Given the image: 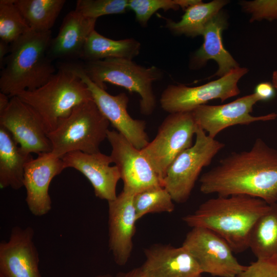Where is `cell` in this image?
<instances>
[{
  "label": "cell",
  "mask_w": 277,
  "mask_h": 277,
  "mask_svg": "<svg viewBox=\"0 0 277 277\" xmlns=\"http://www.w3.org/2000/svg\"><path fill=\"white\" fill-rule=\"evenodd\" d=\"M206 194H243L277 202V149L258 138L248 150L234 152L200 179Z\"/></svg>",
  "instance_id": "1"
},
{
  "label": "cell",
  "mask_w": 277,
  "mask_h": 277,
  "mask_svg": "<svg viewBox=\"0 0 277 277\" xmlns=\"http://www.w3.org/2000/svg\"><path fill=\"white\" fill-rule=\"evenodd\" d=\"M269 207L263 200L249 195L217 196L206 200L182 219L191 228L211 230L225 240L234 252L241 253L249 248L252 229Z\"/></svg>",
  "instance_id": "2"
},
{
  "label": "cell",
  "mask_w": 277,
  "mask_h": 277,
  "mask_svg": "<svg viewBox=\"0 0 277 277\" xmlns=\"http://www.w3.org/2000/svg\"><path fill=\"white\" fill-rule=\"evenodd\" d=\"M51 30H30L10 45L1 72L0 90L10 97L42 86L55 69L47 54Z\"/></svg>",
  "instance_id": "3"
},
{
  "label": "cell",
  "mask_w": 277,
  "mask_h": 277,
  "mask_svg": "<svg viewBox=\"0 0 277 277\" xmlns=\"http://www.w3.org/2000/svg\"><path fill=\"white\" fill-rule=\"evenodd\" d=\"M16 96L36 112L47 134L53 131L75 107L93 100L82 80L62 65L45 84Z\"/></svg>",
  "instance_id": "4"
},
{
  "label": "cell",
  "mask_w": 277,
  "mask_h": 277,
  "mask_svg": "<svg viewBox=\"0 0 277 277\" xmlns=\"http://www.w3.org/2000/svg\"><path fill=\"white\" fill-rule=\"evenodd\" d=\"M109 124L93 100L82 103L47 133L51 152L61 159L73 151L99 152L101 144L107 138Z\"/></svg>",
  "instance_id": "5"
},
{
  "label": "cell",
  "mask_w": 277,
  "mask_h": 277,
  "mask_svg": "<svg viewBox=\"0 0 277 277\" xmlns=\"http://www.w3.org/2000/svg\"><path fill=\"white\" fill-rule=\"evenodd\" d=\"M82 66L87 75L99 87L106 89L105 83H109L136 93L140 96L141 113L148 115L153 112L156 101L152 84L163 76L160 68L145 67L132 60L120 58L86 62Z\"/></svg>",
  "instance_id": "6"
},
{
  "label": "cell",
  "mask_w": 277,
  "mask_h": 277,
  "mask_svg": "<svg viewBox=\"0 0 277 277\" xmlns=\"http://www.w3.org/2000/svg\"><path fill=\"white\" fill-rule=\"evenodd\" d=\"M224 147L198 126L195 142L173 161L162 181L174 202L183 203L188 200L203 168L209 165Z\"/></svg>",
  "instance_id": "7"
},
{
  "label": "cell",
  "mask_w": 277,
  "mask_h": 277,
  "mask_svg": "<svg viewBox=\"0 0 277 277\" xmlns=\"http://www.w3.org/2000/svg\"><path fill=\"white\" fill-rule=\"evenodd\" d=\"M197 127L192 111L169 113L159 126L154 139L141 150L162 184L173 161L193 144Z\"/></svg>",
  "instance_id": "8"
},
{
  "label": "cell",
  "mask_w": 277,
  "mask_h": 277,
  "mask_svg": "<svg viewBox=\"0 0 277 277\" xmlns=\"http://www.w3.org/2000/svg\"><path fill=\"white\" fill-rule=\"evenodd\" d=\"M62 65L76 74L86 84L97 108L117 131L135 148L142 150L149 143L145 121L133 118L127 111L129 98L125 93L113 95L94 83L82 65L64 63Z\"/></svg>",
  "instance_id": "9"
},
{
  "label": "cell",
  "mask_w": 277,
  "mask_h": 277,
  "mask_svg": "<svg viewBox=\"0 0 277 277\" xmlns=\"http://www.w3.org/2000/svg\"><path fill=\"white\" fill-rule=\"evenodd\" d=\"M248 72L238 67L220 78L201 86L189 87L184 84L169 85L160 98L162 109L169 113L190 112L214 99L222 102L240 94V79Z\"/></svg>",
  "instance_id": "10"
},
{
  "label": "cell",
  "mask_w": 277,
  "mask_h": 277,
  "mask_svg": "<svg viewBox=\"0 0 277 277\" xmlns=\"http://www.w3.org/2000/svg\"><path fill=\"white\" fill-rule=\"evenodd\" d=\"M182 246L192 255L203 273L214 276L235 277L246 267L239 262L225 240L205 228H192Z\"/></svg>",
  "instance_id": "11"
},
{
  "label": "cell",
  "mask_w": 277,
  "mask_h": 277,
  "mask_svg": "<svg viewBox=\"0 0 277 277\" xmlns=\"http://www.w3.org/2000/svg\"><path fill=\"white\" fill-rule=\"evenodd\" d=\"M107 138L111 146L110 156L124 183L123 190L136 194L150 187L163 186L141 150L116 130H109Z\"/></svg>",
  "instance_id": "12"
},
{
  "label": "cell",
  "mask_w": 277,
  "mask_h": 277,
  "mask_svg": "<svg viewBox=\"0 0 277 277\" xmlns=\"http://www.w3.org/2000/svg\"><path fill=\"white\" fill-rule=\"evenodd\" d=\"M0 125L26 152L39 155L51 152V143L38 116L17 96L10 97L7 108L0 112Z\"/></svg>",
  "instance_id": "13"
},
{
  "label": "cell",
  "mask_w": 277,
  "mask_h": 277,
  "mask_svg": "<svg viewBox=\"0 0 277 277\" xmlns=\"http://www.w3.org/2000/svg\"><path fill=\"white\" fill-rule=\"evenodd\" d=\"M260 99L252 94L237 98L230 103L220 105H201L192 111L197 125L215 138L225 129L237 125H248L259 121L275 119L276 113L253 116V106Z\"/></svg>",
  "instance_id": "14"
},
{
  "label": "cell",
  "mask_w": 277,
  "mask_h": 277,
  "mask_svg": "<svg viewBox=\"0 0 277 277\" xmlns=\"http://www.w3.org/2000/svg\"><path fill=\"white\" fill-rule=\"evenodd\" d=\"M135 194L123 190L108 204V247L115 263L124 266L133 249L137 221L134 206Z\"/></svg>",
  "instance_id": "15"
},
{
  "label": "cell",
  "mask_w": 277,
  "mask_h": 277,
  "mask_svg": "<svg viewBox=\"0 0 277 277\" xmlns=\"http://www.w3.org/2000/svg\"><path fill=\"white\" fill-rule=\"evenodd\" d=\"M34 235L30 226H15L9 239L1 242L0 277H42Z\"/></svg>",
  "instance_id": "16"
},
{
  "label": "cell",
  "mask_w": 277,
  "mask_h": 277,
  "mask_svg": "<svg viewBox=\"0 0 277 277\" xmlns=\"http://www.w3.org/2000/svg\"><path fill=\"white\" fill-rule=\"evenodd\" d=\"M65 169L61 158L51 152L38 155L26 164L24 187L26 202L29 211L35 216L47 214L52 208L49 188L52 179Z\"/></svg>",
  "instance_id": "17"
},
{
  "label": "cell",
  "mask_w": 277,
  "mask_h": 277,
  "mask_svg": "<svg viewBox=\"0 0 277 277\" xmlns=\"http://www.w3.org/2000/svg\"><path fill=\"white\" fill-rule=\"evenodd\" d=\"M62 160L65 169L74 168L88 179L96 197L107 202L116 197V188L121 176L117 167L110 166L112 161L110 155L101 152L89 154L73 151Z\"/></svg>",
  "instance_id": "18"
},
{
  "label": "cell",
  "mask_w": 277,
  "mask_h": 277,
  "mask_svg": "<svg viewBox=\"0 0 277 277\" xmlns=\"http://www.w3.org/2000/svg\"><path fill=\"white\" fill-rule=\"evenodd\" d=\"M145 277H202L197 262L183 246L155 244L145 249Z\"/></svg>",
  "instance_id": "19"
},
{
  "label": "cell",
  "mask_w": 277,
  "mask_h": 277,
  "mask_svg": "<svg viewBox=\"0 0 277 277\" xmlns=\"http://www.w3.org/2000/svg\"><path fill=\"white\" fill-rule=\"evenodd\" d=\"M96 20L75 10L70 11L64 18L57 35L51 40L48 57L52 61L80 58L88 37L95 30Z\"/></svg>",
  "instance_id": "20"
},
{
  "label": "cell",
  "mask_w": 277,
  "mask_h": 277,
  "mask_svg": "<svg viewBox=\"0 0 277 277\" xmlns=\"http://www.w3.org/2000/svg\"><path fill=\"white\" fill-rule=\"evenodd\" d=\"M226 26V18L221 11L209 21L202 34L203 44L191 60L192 68L200 67L212 60L219 67L213 76L221 77L239 67L238 63L223 46L222 32Z\"/></svg>",
  "instance_id": "21"
},
{
  "label": "cell",
  "mask_w": 277,
  "mask_h": 277,
  "mask_svg": "<svg viewBox=\"0 0 277 277\" xmlns=\"http://www.w3.org/2000/svg\"><path fill=\"white\" fill-rule=\"evenodd\" d=\"M12 134L0 125V187L18 190L24 187L25 168L32 158Z\"/></svg>",
  "instance_id": "22"
},
{
  "label": "cell",
  "mask_w": 277,
  "mask_h": 277,
  "mask_svg": "<svg viewBox=\"0 0 277 277\" xmlns=\"http://www.w3.org/2000/svg\"><path fill=\"white\" fill-rule=\"evenodd\" d=\"M141 44L134 38L114 40L94 30L88 37L80 58L86 62L110 58L132 60L140 51Z\"/></svg>",
  "instance_id": "23"
},
{
  "label": "cell",
  "mask_w": 277,
  "mask_h": 277,
  "mask_svg": "<svg viewBox=\"0 0 277 277\" xmlns=\"http://www.w3.org/2000/svg\"><path fill=\"white\" fill-rule=\"evenodd\" d=\"M228 3L224 0H214L204 3L201 1L187 8L179 22L164 18L165 27L175 35L190 37L202 35L207 24Z\"/></svg>",
  "instance_id": "24"
},
{
  "label": "cell",
  "mask_w": 277,
  "mask_h": 277,
  "mask_svg": "<svg viewBox=\"0 0 277 277\" xmlns=\"http://www.w3.org/2000/svg\"><path fill=\"white\" fill-rule=\"evenodd\" d=\"M249 248L257 259L277 258V202L270 204L268 211L255 223Z\"/></svg>",
  "instance_id": "25"
},
{
  "label": "cell",
  "mask_w": 277,
  "mask_h": 277,
  "mask_svg": "<svg viewBox=\"0 0 277 277\" xmlns=\"http://www.w3.org/2000/svg\"><path fill=\"white\" fill-rule=\"evenodd\" d=\"M65 0H14L31 30H51L63 8Z\"/></svg>",
  "instance_id": "26"
},
{
  "label": "cell",
  "mask_w": 277,
  "mask_h": 277,
  "mask_svg": "<svg viewBox=\"0 0 277 277\" xmlns=\"http://www.w3.org/2000/svg\"><path fill=\"white\" fill-rule=\"evenodd\" d=\"M134 206L137 221L149 213H171L174 210V201L163 186L150 187L135 194Z\"/></svg>",
  "instance_id": "27"
},
{
  "label": "cell",
  "mask_w": 277,
  "mask_h": 277,
  "mask_svg": "<svg viewBox=\"0 0 277 277\" xmlns=\"http://www.w3.org/2000/svg\"><path fill=\"white\" fill-rule=\"evenodd\" d=\"M30 30L14 0H1L0 41L11 45Z\"/></svg>",
  "instance_id": "28"
},
{
  "label": "cell",
  "mask_w": 277,
  "mask_h": 277,
  "mask_svg": "<svg viewBox=\"0 0 277 277\" xmlns=\"http://www.w3.org/2000/svg\"><path fill=\"white\" fill-rule=\"evenodd\" d=\"M128 0H77L75 9L82 15L93 19L125 12Z\"/></svg>",
  "instance_id": "29"
},
{
  "label": "cell",
  "mask_w": 277,
  "mask_h": 277,
  "mask_svg": "<svg viewBox=\"0 0 277 277\" xmlns=\"http://www.w3.org/2000/svg\"><path fill=\"white\" fill-rule=\"evenodd\" d=\"M180 0H128V8L132 10L138 22L146 26L151 16L160 9L177 10Z\"/></svg>",
  "instance_id": "30"
},
{
  "label": "cell",
  "mask_w": 277,
  "mask_h": 277,
  "mask_svg": "<svg viewBox=\"0 0 277 277\" xmlns=\"http://www.w3.org/2000/svg\"><path fill=\"white\" fill-rule=\"evenodd\" d=\"M241 5L245 11L251 14V22L262 19L277 20V0L244 1Z\"/></svg>",
  "instance_id": "31"
},
{
  "label": "cell",
  "mask_w": 277,
  "mask_h": 277,
  "mask_svg": "<svg viewBox=\"0 0 277 277\" xmlns=\"http://www.w3.org/2000/svg\"><path fill=\"white\" fill-rule=\"evenodd\" d=\"M235 277H277V258L257 259Z\"/></svg>",
  "instance_id": "32"
},
{
  "label": "cell",
  "mask_w": 277,
  "mask_h": 277,
  "mask_svg": "<svg viewBox=\"0 0 277 277\" xmlns=\"http://www.w3.org/2000/svg\"><path fill=\"white\" fill-rule=\"evenodd\" d=\"M254 93L261 101H267L274 97V87L268 82L259 84L255 87Z\"/></svg>",
  "instance_id": "33"
},
{
  "label": "cell",
  "mask_w": 277,
  "mask_h": 277,
  "mask_svg": "<svg viewBox=\"0 0 277 277\" xmlns=\"http://www.w3.org/2000/svg\"><path fill=\"white\" fill-rule=\"evenodd\" d=\"M95 277H145L140 267L133 268L126 272H120L114 275L109 273L101 274Z\"/></svg>",
  "instance_id": "34"
},
{
  "label": "cell",
  "mask_w": 277,
  "mask_h": 277,
  "mask_svg": "<svg viewBox=\"0 0 277 277\" xmlns=\"http://www.w3.org/2000/svg\"><path fill=\"white\" fill-rule=\"evenodd\" d=\"M10 45L0 41V67H3L5 60L9 53Z\"/></svg>",
  "instance_id": "35"
},
{
  "label": "cell",
  "mask_w": 277,
  "mask_h": 277,
  "mask_svg": "<svg viewBox=\"0 0 277 277\" xmlns=\"http://www.w3.org/2000/svg\"><path fill=\"white\" fill-rule=\"evenodd\" d=\"M10 99L8 96L4 93L0 92V112L4 111L7 107Z\"/></svg>",
  "instance_id": "36"
},
{
  "label": "cell",
  "mask_w": 277,
  "mask_h": 277,
  "mask_svg": "<svg viewBox=\"0 0 277 277\" xmlns=\"http://www.w3.org/2000/svg\"><path fill=\"white\" fill-rule=\"evenodd\" d=\"M272 79V85L277 89V70L273 72Z\"/></svg>",
  "instance_id": "37"
}]
</instances>
